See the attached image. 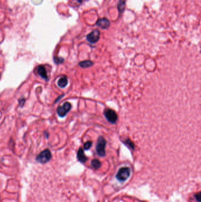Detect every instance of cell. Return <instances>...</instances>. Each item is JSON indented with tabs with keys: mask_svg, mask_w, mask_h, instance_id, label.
<instances>
[{
	"mask_svg": "<svg viewBox=\"0 0 201 202\" xmlns=\"http://www.w3.org/2000/svg\"><path fill=\"white\" fill-rule=\"evenodd\" d=\"M106 141L103 137H99L96 147V150L98 155L101 157H104L106 155Z\"/></svg>",
	"mask_w": 201,
	"mask_h": 202,
	"instance_id": "6da1fadb",
	"label": "cell"
},
{
	"mask_svg": "<svg viewBox=\"0 0 201 202\" xmlns=\"http://www.w3.org/2000/svg\"><path fill=\"white\" fill-rule=\"evenodd\" d=\"M130 169L129 167H123L119 170L116 177L119 181L123 182L125 181L126 180L130 177Z\"/></svg>",
	"mask_w": 201,
	"mask_h": 202,
	"instance_id": "7a4b0ae2",
	"label": "cell"
},
{
	"mask_svg": "<svg viewBox=\"0 0 201 202\" xmlns=\"http://www.w3.org/2000/svg\"><path fill=\"white\" fill-rule=\"evenodd\" d=\"M104 115L109 123L113 124H115L116 123L117 120V115L115 111L111 109H106L104 111Z\"/></svg>",
	"mask_w": 201,
	"mask_h": 202,
	"instance_id": "3957f363",
	"label": "cell"
},
{
	"mask_svg": "<svg viewBox=\"0 0 201 202\" xmlns=\"http://www.w3.org/2000/svg\"><path fill=\"white\" fill-rule=\"evenodd\" d=\"M51 158V154L49 150L46 149L41 152L36 158V160L42 164L46 163Z\"/></svg>",
	"mask_w": 201,
	"mask_h": 202,
	"instance_id": "277c9868",
	"label": "cell"
},
{
	"mask_svg": "<svg viewBox=\"0 0 201 202\" xmlns=\"http://www.w3.org/2000/svg\"><path fill=\"white\" fill-rule=\"evenodd\" d=\"M72 108V105L69 102L64 103L62 106H58L57 109V112L59 117H64Z\"/></svg>",
	"mask_w": 201,
	"mask_h": 202,
	"instance_id": "5b68a950",
	"label": "cell"
},
{
	"mask_svg": "<svg viewBox=\"0 0 201 202\" xmlns=\"http://www.w3.org/2000/svg\"><path fill=\"white\" fill-rule=\"evenodd\" d=\"M100 34L101 33L99 30H94L87 36V40L89 43L95 44L99 41L100 39Z\"/></svg>",
	"mask_w": 201,
	"mask_h": 202,
	"instance_id": "8992f818",
	"label": "cell"
},
{
	"mask_svg": "<svg viewBox=\"0 0 201 202\" xmlns=\"http://www.w3.org/2000/svg\"><path fill=\"white\" fill-rule=\"evenodd\" d=\"M96 25L103 29H106L110 27V21L107 19L103 18V19H100L98 20Z\"/></svg>",
	"mask_w": 201,
	"mask_h": 202,
	"instance_id": "52a82bcc",
	"label": "cell"
},
{
	"mask_svg": "<svg viewBox=\"0 0 201 202\" xmlns=\"http://www.w3.org/2000/svg\"><path fill=\"white\" fill-rule=\"evenodd\" d=\"M77 157L78 160L81 163H84L87 161V158L85 155L84 152L82 148H80L79 150H78Z\"/></svg>",
	"mask_w": 201,
	"mask_h": 202,
	"instance_id": "ba28073f",
	"label": "cell"
},
{
	"mask_svg": "<svg viewBox=\"0 0 201 202\" xmlns=\"http://www.w3.org/2000/svg\"><path fill=\"white\" fill-rule=\"evenodd\" d=\"M37 71H38V74L41 76L43 79H45L46 80H48V76H47L46 70L43 66H42V65L39 66L38 67Z\"/></svg>",
	"mask_w": 201,
	"mask_h": 202,
	"instance_id": "9c48e42d",
	"label": "cell"
},
{
	"mask_svg": "<svg viewBox=\"0 0 201 202\" xmlns=\"http://www.w3.org/2000/svg\"><path fill=\"white\" fill-rule=\"evenodd\" d=\"M68 83V80L66 76L61 77L58 81V85L60 88H65Z\"/></svg>",
	"mask_w": 201,
	"mask_h": 202,
	"instance_id": "30bf717a",
	"label": "cell"
},
{
	"mask_svg": "<svg viewBox=\"0 0 201 202\" xmlns=\"http://www.w3.org/2000/svg\"><path fill=\"white\" fill-rule=\"evenodd\" d=\"M79 66L82 68H89L93 66V62L91 60H84L79 63Z\"/></svg>",
	"mask_w": 201,
	"mask_h": 202,
	"instance_id": "8fae6325",
	"label": "cell"
},
{
	"mask_svg": "<svg viewBox=\"0 0 201 202\" xmlns=\"http://www.w3.org/2000/svg\"><path fill=\"white\" fill-rule=\"evenodd\" d=\"M126 0H120L118 5H117V8L118 10L120 13H122L125 9V6H126Z\"/></svg>",
	"mask_w": 201,
	"mask_h": 202,
	"instance_id": "7c38bea8",
	"label": "cell"
},
{
	"mask_svg": "<svg viewBox=\"0 0 201 202\" xmlns=\"http://www.w3.org/2000/svg\"><path fill=\"white\" fill-rule=\"evenodd\" d=\"M91 165L94 169H98L101 167V161L99 160L94 159L91 161Z\"/></svg>",
	"mask_w": 201,
	"mask_h": 202,
	"instance_id": "4fadbf2b",
	"label": "cell"
},
{
	"mask_svg": "<svg viewBox=\"0 0 201 202\" xmlns=\"http://www.w3.org/2000/svg\"><path fill=\"white\" fill-rule=\"evenodd\" d=\"M124 143H125V145H126L130 149H134V144L129 139H127V140H125L124 141Z\"/></svg>",
	"mask_w": 201,
	"mask_h": 202,
	"instance_id": "5bb4252c",
	"label": "cell"
},
{
	"mask_svg": "<svg viewBox=\"0 0 201 202\" xmlns=\"http://www.w3.org/2000/svg\"><path fill=\"white\" fill-rule=\"evenodd\" d=\"M92 146V142L90 141H87L84 144V149L86 150H89Z\"/></svg>",
	"mask_w": 201,
	"mask_h": 202,
	"instance_id": "9a60e30c",
	"label": "cell"
},
{
	"mask_svg": "<svg viewBox=\"0 0 201 202\" xmlns=\"http://www.w3.org/2000/svg\"><path fill=\"white\" fill-rule=\"evenodd\" d=\"M54 60L55 63L58 64V63H62L64 62V59L63 58H58V57H54Z\"/></svg>",
	"mask_w": 201,
	"mask_h": 202,
	"instance_id": "2e32d148",
	"label": "cell"
},
{
	"mask_svg": "<svg viewBox=\"0 0 201 202\" xmlns=\"http://www.w3.org/2000/svg\"><path fill=\"white\" fill-rule=\"evenodd\" d=\"M25 103V100L24 98H21L19 100V104L21 106H23V105Z\"/></svg>",
	"mask_w": 201,
	"mask_h": 202,
	"instance_id": "e0dca14e",
	"label": "cell"
},
{
	"mask_svg": "<svg viewBox=\"0 0 201 202\" xmlns=\"http://www.w3.org/2000/svg\"><path fill=\"white\" fill-rule=\"evenodd\" d=\"M195 198H196V199L198 200V202H200V198H201V193H199L198 194H197V195H195Z\"/></svg>",
	"mask_w": 201,
	"mask_h": 202,
	"instance_id": "ac0fdd59",
	"label": "cell"
}]
</instances>
